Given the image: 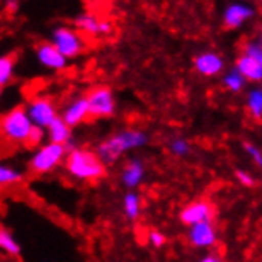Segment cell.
<instances>
[{
	"label": "cell",
	"instance_id": "1",
	"mask_svg": "<svg viewBox=\"0 0 262 262\" xmlns=\"http://www.w3.org/2000/svg\"><path fill=\"white\" fill-rule=\"evenodd\" d=\"M149 137L142 129H121L97 145V156L105 165L116 164L126 152L146 146Z\"/></svg>",
	"mask_w": 262,
	"mask_h": 262
},
{
	"label": "cell",
	"instance_id": "2",
	"mask_svg": "<svg viewBox=\"0 0 262 262\" xmlns=\"http://www.w3.org/2000/svg\"><path fill=\"white\" fill-rule=\"evenodd\" d=\"M66 170L69 177L81 183L97 181L105 175V164L100 161L96 151L86 148H73L66 158Z\"/></svg>",
	"mask_w": 262,
	"mask_h": 262
},
{
	"label": "cell",
	"instance_id": "3",
	"mask_svg": "<svg viewBox=\"0 0 262 262\" xmlns=\"http://www.w3.org/2000/svg\"><path fill=\"white\" fill-rule=\"evenodd\" d=\"M2 135L4 140L11 145H24L34 130V122L30 119L27 108L23 105L13 106L2 116Z\"/></svg>",
	"mask_w": 262,
	"mask_h": 262
},
{
	"label": "cell",
	"instance_id": "4",
	"mask_svg": "<svg viewBox=\"0 0 262 262\" xmlns=\"http://www.w3.org/2000/svg\"><path fill=\"white\" fill-rule=\"evenodd\" d=\"M67 148L69 146L66 145L51 143V142L43 143L30 156L29 170L34 175H46L54 172L60 164L66 162V158L69 154Z\"/></svg>",
	"mask_w": 262,
	"mask_h": 262
},
{
	"label": "cell",
	"instance_id": "5",
	"mask_svg": "<svg viewBox=\"0 0 262 262\" xmlns=\"http://www.w3.org/2000/svg\"><path fill=\"white\" fill-rule=\"evenodd\" d=\"M51 43L67 59L80 56L86 50V43L78 30L67 26H59L51 32Z\"/></svg>",
	"mask_w": 262,
	"mask_h": 262
},
{
	"label": "cell",
	"instance_id": "6",
	"mask_svg": "<svg viewBox=\"0 0 262 262\" xmlns=\"http://www.w3.org/2000/svg\"><path fill=\"white\" fill-rule=\"evenodd\" d=\"M89 103L91 118L103 119L112 118L116 112V99L112 88L108 86H96L86 94Z\"/></svg>",
	"mask_w": 262,
	"mask_h": 262
},
{
	"label": "cell",
	"instance_id": "7",
	"mask_svg": "<svg viewBox=\"0 0 262 262\" xmlns=\"http://www.w3.org/2000/svg\"><path fill=\"white\" fill-rule=\"evenodd\" d=\"M27 113L32 119L34 126L41 127V129H48L53 122L60 116L57 112V106L53 102V99H50L48 96H35L29 100V103L26 105Z\"/></svg>",
	"mask_w": 262,
	"mask_h": 262
},
{
	"label": "cell",
	"instance_id": "8",
	"mask_svg": "<svg viewBox=\"0 0 262 262\" xmlns=\"http://www.w3.org/2000/svg\"><path fill=\"white\" fill-rule=\"evenodd\" d=\"M188 243L195 250H211L218 243V229L211 221H204L188 227Z\"/></svg>",
	"mask_w": 262,
	"mask_h": 262
},
{
	"label": "cell",
	"instance_id": "9",
	"mask_svg": "<svg viewBox=\"0 0 262 262\" xmlns=\"http://www.w3.org/2000/svg\"><path fill=\"white\" fill-rule=\"evenodd\" d=\"M213 216H214V207L207 199H199L194 200V202H189L180 211L181 223L188 227L204 221H211Z\"/></svg>",
	"mask_w": 262,
	"mask_h": 262
},
{
	"label": "cell",
	"instance_id": "10",
	"mask_svg": "<svg viewBox=\"0 0 262 262\" xmlns=\"http://www.w3.org/2000/svg\"><path fill=\"white\" fill-rule=\"evenodd\" d=\"M73 26L80 32L88 35L97 37V35H108L113 30V24L108 19H100L92 13H80L73 18Z\"/></svg>",
	"mask_w": 262,
	"mask_h": 262
},
{
	"label": "cell",
	"instance_id": "11",
	"mask_svg": "<svg viewBox=\"0 0 262 262\" xmlns=\"http://www.w3.org/2000/svg\"><path fill=\"white\" fill-rule=\"evenodd\" d=\"M35 54L38 62L50 70H64L67 67V57L60 53L51 41H40L35 46Z\"/></svg>",
	"mask_w": 262,
	"mask_h": 262
},
{
	"label": "cell",
	"instance_id": "12",
	"mask_svg": "<svg viewBox=\"0 0 262 262\" xmlns=\"http://www.w3.org/2000/svg\"><path fill=\"white\" fill-rule=\"evenodd\" d=\"M254 7L245 2H232L224 8L223 24L226 29H238L254 16Z\"/></svg>",
	"mask_w": 262,
	"mask_h": 262
},
{
	"label": "cell",
	"instance_id": "13",
	"mask_svg": "<svg viewBox=\"0 0 262 262\" xmlns=\"http://www.w3.org/2000/svg\"><path fill=\"white\" fill-rule=\"evenodd\" d=\"M145 177H146L145 164L142 162V159L134 158V159H129L124 165H122L119 180H121V184L126 189L135 191L145 181Z\"/></svg>",
	"mask_w": 262,
	"mask_h": 262
},
{
	"label": "cell",
	"instance_id": "14",
	"mask_svg": "<svg viewBox=\"0 0 262 262\" xmlns=\"http://www.w3.org/2000/svg\"><path fill=\"white\" fill-rule=\"evenodd\" d=\"M194 69L199 75L207 76H218L224 70V59L221 54L214 53V51H204L199 53L194 57Z\"/></svg>",
	"mask_w": 262,
	"mask_h": 262
},
{
	"label": "cell",
	"instance_id": "15",
	"mask_svg": "<svg viewBox=\"0 0 262 262\" xmlns=\"http://www.w3.org/2000/svg\"><path fill=\"white\" fill-rule=\"evenodd\" d=\"M62 119L67 122L70 127H76L83 124V122L91 118V113H89V103H88V99L86 96H80V97H75L72 99L66 106L62 113H60Z\"/></svg>",
	"mask_w": 262,
	"mask_h": 262
},
{
	"label": "cell",
	"instance_id": "16",
	"mask_svg": "<svg viewBox=\"0 0 262 262\" xmlns=\"http://www.w3.org/2000/svg\"><path fill=\"white\" fill-rule=\"evenodd\" d=\"M235 67L245 76L246 81H251V83L262 81V64L259 60L253 59L251 56L240 53V56L235 60Z\"/></svg>",
	"mask_w": 262,
	"mask_h": 262
},
{
	"label": "cell",
	"instance_id": "17",
	"mask_svg": "<svg viewBox=\"0 0 262 262\" xmlns=\"http://www.w3.org/2000/svg\"><path fill=\"white\" fill-rule=\"evenodd\" d=\"M72 129L67 122L62 119V116H59L53 124L46 129V137H48V142L51 143H59V145H66L69 146L72 142Z\"/></svg>",
	"mask_w": 262,
	"mask_h": 262
},
{
	"label": "cell",
	"instance_id": "18",
	"mask_svg": "<svg viewBox=\"0 0 262 262\" xmlns=\"http://www.w3.org/2000/svg\"><path fill=\"white\" fill-rule=\"evenodd\" d=\"M245 108L251 119L262 121V88L260 86H256L246 92Z\"/></svg>",
	"mask_w": 262,
	"mask_h": 262
},
{
	"label": "cell",
	"instance_id": "19",
	"mask_svg": "<svg viewBox=\"0 0 262 262\" xmlns=\"http://www.w3.org/2000/svg\"><path fill=\"white\" fill-rule=\"evenodd\" d=\"M122 213L129 221H137L142 213V197L135 191H129L122 197Z\"/></svg>",
	"mask_w": 262,
	"mask_h": 262
},
{
	"label": "cell",
	"instance_id": "20",
	"mask_svg": "<svg viewBox=\"0 0 262 262\" xmlns=\"http://www.w3.org/2000/svg\"><path fill=\"white\" fill-rule=\"evenodd\" d=\"M221 83L229 92H232V94H238V92H242L245 89V86H246V78L237 70V67H234V69L227 70L223 75Z\"/></svg>",
	"mask_w": 262,
	"mask_h": 262
},
{
	"label": "cell",
	"instance_id": "21",
	"mask_svg": "<svg viewBox=\"0 0 262 262\" xmlns=\"http://www.w3.org/2000/svg\"><path fill=\"white\" fill-rule=\"evenodd\" d=\"M24 180V172L21 168H16L13 165H2L0 167V184L5 186H13Z\"/></svg>",
	"mask_w": 262,
	"mask_h": 262
},
{
	"label": "cell",
	"instance_id": "22",
	"mask_svg": "<svg viewBox=\"0 0 262 262\" xmlns=\"http://www.w3.org/2000/svg\"><path fill=\"white\" fill-rule=\"evenodd\" d=\"M0 248H2L8 256H19L21 254V245L13 237V234L7 227L0 229Z\"/></svg>",
	"mask_w": 262,
	"mask_h": 262
},
{
	"label": "cell",
	"instance_id": "23",
	"mask_svg": "<svg viewBox=\"0 0 262 262\" xmlns=\"http://www.w3.org/2000/svg\"><path fill=\"white\" fill-rule=\"evenodd\" d=\"M168 151H170L175 158H186L191 152V143L188 138L184 137H173L168 142Z\"/></svg>",
	"mask_w": 262,
	"mask_h": 262
},
{
	"label": "cell",
	"instance_id": "24",
	"mask_svg": "<svg viewBox=\"0 0 262 262\" xmlns=\"http://www.w3.org/2000/svg\"><path fill=\"white\" fill-rule=\"evenodd\" d=\"M14 75V59L11 56H2L0 59V86H7Z\"/></svg>",
	"mask_w": 262,
	"mask_h": 262
},
{
	"label": "cell",
	"instance_id": "25",
	"mask_svg": "<svg viewBox=\"0 0 262 262\" xmlns=\"http://www.w3.org/2000/svg\"><path fill=\"white\" fill-rule=\"evenodd\" d=\"M243 151L248 156L260 170H262V148H259L257 145L251 143V142H243Z\"/></svg>",
	"mask_w": 262,
	"mask_h": 262
},
{
	"label": "cell",
	"instance_id": "26",
	"mask_svg": "<svg viewBox=\"0 0 262 262\" xmlns=\"http://www.w3.org/2000/svg\"><path fill=\"white\" fill-rule=\"evenodd\" d=\"M242 53L251 56L253 59L259 60V62L262 64V46L259 45V41L254 38V40H248L242 48Z\"/></svg>",
	"mask_w": 262,
	"mask_h": 262
},
{
	"label": "cell",
	"instance_id": "27",
	"mask_svg": "<svg viewBox=\"0 0 262 262\" xmlns=\"http://www.w3.org/2000/svg\"><path fill=\"white\" fill-rule=\"evenodd\" d=\"M234 175H235V180L242 184L243 188H253L256 184L254 177L248 170H245V168H237V170L234 172Z\"/></svg>",
	"mask_w": 262,
	"mask_h": 262
},
{
	"label": "cell",
	"instance_id": "28",
	"mask_svg": "<svg viewBox=\"0 0 262 262\" xmlns=\"http://www.w3.org/2000/svg\"><path fill=\"white\" fill-rule=\"evenodd\" d=\"M146 238H148V243L152 246V248H162V246L165 245V242H167V237L158 229H151L148 232V235H146Z\"/></svg>",
	"mask_w": 262,
	"mask_h": 262
},
{
	"label": "cell",
	"instance_id": "29",
	"mask_svg": "<svg viewBox=\"0 0 262 262\" xmlns=\"http://www.w3.org/2000/svg\"><path fill=\"white\" fill-rule=\"evenodd\" d=\"M45 132H46V129H41V127H34V130H32V134H30V137H29V142H27V145H30V146H34V148H38V146H41L43 143H45Z\"/></svg>",
	"mask_w": 262,
	"mask_h": 262
},
{
	"label": "cell",
	"instance_id": "30",
	"mask_svg": "<svg viewBox=\"0 0 262 262\" xmlns=\"http://www.w3.org/2000/svg\"><path fill=\"white\" fill-rule=\"evenodd\" d=\"M4 8H5V13L13 16V14H16L21 8V0H4Z\"/></svg>",
	"mask_w": 262,
	"mask_h": 262
},
{
	"label": "cell",
	"instance_id": "31",
	"mask_svg": "<svg viewBox=\"0 0 262 262\" xmlns=\"http://www.w3.org/2000/svg\"><path fill=\"white\" fill-rule=\"evenodd\" d=\"M197 262H224L223 256L220 253H207L205 256L200 257Z\"/></svg>",
	"mask_w": 262,
	"mask_h": 262
},
{
	"label": "cell",
	"instance_id": "32",
	"mask_svg": "<svg viewBox=\"0 0 262 262\" xmlns=\"http://www.w3.org/2000/svg\"><path fill=\"white\" fill-rule=\"evenodd\" d=\"M256 40H257V41H259V45L262 46V32H259V35L256 37Z\"/></svg>",
	"mask_w": 262,
	"mask_h": 262
}]
</instances>
